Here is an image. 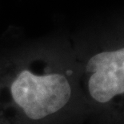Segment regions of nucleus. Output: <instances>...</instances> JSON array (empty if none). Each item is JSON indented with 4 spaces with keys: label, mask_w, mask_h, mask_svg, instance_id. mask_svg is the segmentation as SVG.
Listing matches in <instances>:
<instances>
[{
    "label": "nucleus",
    "mask_w": 124,
    "mask_h": 124,
    "mask_svg": "<svg viewBox=\"0 0 124 124\" xmlns=\"http://www.w3.org/2000/svg\"><path fill=\"white\" fill-rule=\"evenodd\" d=\"M15 102L31 119H41L59 111L70 102L72 88L64 75L36 76L23 71L11 85Z\"/></svg>",
    "instance_id": "nucleus-2"
},
{
    "label": "nucleus",
    "mask_w": 124,
    "mask_h": 124,
    "mask_svg": "<svg viewBox=\"0 0 124 124\" xmlns=\"http://www.w3.org/2000/svg\"><path fill=\"white\" fill-rule=\"evenodd\" d=\"M84 73L90 98L106 110L110 124H124V36L92 55Z\"/></svg>",
    "instance_id": "nucleus-1"
}]
</instances>
